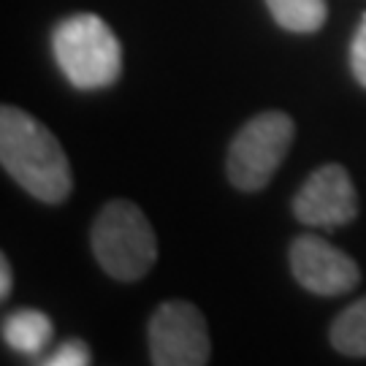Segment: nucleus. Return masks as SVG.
I'll return each instance as SVG.
<instances>
[{
    "label": "nucleus",
    "mask_w": 366,
    "mask_h": 366,
    "mask_svg": "<svg viewBox=\"0 0 366 366\" xmlns=\"http://www.w3.org/2000/svg\"><path fill=\"white\" fill-rule=\"evenodd\" d=\"M350 66H353V76L358 79V84L366 87V14L361 19V25L353 36V46H350Z\"/></svg>",
    "instance_id": "obj_12"
},
{
    "label": "nucleus",
    "mask_w": 366,
    "mask_h": 366,
    "mask_svg": "<svg viewBox=\"0 0 366 366\" xmlns=\"http://www.w3.org/2000/svg\"><path fill=\"white\" fill-rule=\"evenodd\" d=\"M147 342L155 366H204L212 353L207 320L190 301L160 304L147 328Z\"/></svg>",
    "instance_id": "obj_5"
},
{
    "label": "nucleus",
    "mask_w": 366,
    "mask_h": 366,
    "mask_svg": "<svg viewBox=\"0 0 366 366\" xmlns=\"http://www.w3.org/2000/svg\"><path fill=\"white\" fill-rule=\"evenodd\" d=\"M277 25L293 33H315L326 22V0H266Z\"/></svg>",
    "instance_id": "obj_9"
},
{
    "label": "nucleus",
    "mask_w": 366,
    "mask_h": 366,
    "mask_svg": "<svg viewBox=\"0 0 366 366\" xmlns=\"http://www.w3.org/2000/svg\"><path fill=\"white\" fill-rule=\"evenodd\" d=\"M0 163L14 182L44 204L71 196V163L54 133L16 106L0 109Z\"/></svg>",
    "instance_id": "obj_1"
},
{
    "label": "nucleus",
    "mask_w": 366,
    "mask_h": 366,
    "mask_svg": "<svg viewBox=\"0 0 366 366\" xmlns=\"http://www.w3.org/2000/svg\"><path fill=\"white\" fill-rule=\"evenodd\" d=\"M293 212L304 225H320V228H337L355 220L358 198L350 174L337 163L317 169L301 184L299 196L293 198Z\"/></svg>",
    "instance_id": "obj_7"
},
{
    "label": "nucleus",
    "mask_w": 366,
    "mask_h": 366,
    "mask_svg": "<svg viewBox=\"0 0 366 366\" xmlns=\"http://www.w3.org/2000/svg\"><path fill=\"white\" fill-rule=\"evenodd\" d=\"M11 263H9V258L3 255L0 258V299H9V293H11Z\"/></svg>",
    "instance_id": "obj_13"
},
{
    "label": "nucleus",
    "mask_w": 366,
    "mask_h": 366,
    "mask_svg": "<svg viewBox=\"0 0 366 366\" xmlns=\"http://www.w3.org/2000/svg\"><path fill=\"white\" fill-rule=\"evenodd\" d=\"M44 364L46 366H84V364H90V347L79 340H68V342H63Z\"/></svg>",
    "instance_id": "obj_11"
},
{
    "label": "nucleus",
    "mask_w": 366,
    "mask_h": 366,
    "mask_svg": "<svg viewBox=\"0 0 366 366\" xmlns=\"http://www.w3.org/2000/svg\"><path fill=\"white\" fill-rule=\"evenodd\" d=\"M331 345L345 355H366V299L350 304L331 323Z\"/></svg>",
    "instance_id": "obj_10"
},
{
    "label": "nucleus",
    "mask_w": 366,
    "mask_h": 366,
    "mask_svg": "<svg viewBox=\"0 0 366 366\" xmlns=\"http://www.w3.org/2000/svg\"><path fill=\"white\" fill-rule=\"evenodd\" d=\"M90 239L101 269L122 282L147 277L157 261V239L152 225L144 212L125 198L109 201L98 212Z\"/></svg>",
    "instance_id": "obj_3"
},
{
    "label": "nucleus",
    "mask_w": 366,
    "mask_h": 366,
    "mask_svg": "<svg viewBox=\"0 0 366 366\" xmlns=\"http://www.w3.org/2000/svg\"><path fill=\"white\" fill-rule=\"evenodd\" d=\"M54 334L52 320L41 310H16L3 320V340L22 355H39Z\"/></svg>",
    "instance_id": "obj_8"
},
{
    "label": "nucleus",
    "mask_w": 366,
    "mask_h": 366,
    "mask_svg": "<svg viewBox=\"0 0 366 366\" xmlns=\"http://www.w3.org/2000/svg\"><path fill=\"white\" fill-rule=\"evenodd\" d=\"M290 269L301 288L317 296H340L361 282L358 263L317 236L304 234L290 247Z\"/></svg>",
    "instance_id": "obj_6"
},
{
    "label": "nucleus",
    "mask_w": 366,
    "mask_h": 366,
    "mask_svg": "<svg viewBox=\"0 0 366 366\" xmlns=\"http://www.w3.org/2000/svg\"><path fill=\"white\" fill-rule=\"evenodd\" d=\"M296 125L285 112L255 114L234 136L228 149V179L234 187L252 193L272 182L274 171L293 144Z\"/></svg>",
    "instance_id": "obj_4"
},
{
    "label": "nucleus",
    "mask_w": 366,
    "mask_h": 366,
    "mask_svg": "<svg viewBox=\"0 0 366 366\" xmlns=\"http://www.w3.org/2000/svg\"><path fill=\"white\" fill-rule=\"evenodd\" d=\"M60 71L79 90H104L122 74V46L98 14H74L52 33Z\"/></svg>",
    "instance_id": "obj_2"
}]
</instances>
